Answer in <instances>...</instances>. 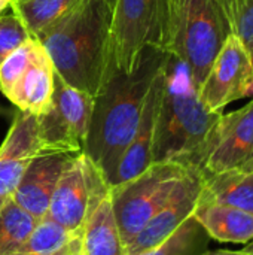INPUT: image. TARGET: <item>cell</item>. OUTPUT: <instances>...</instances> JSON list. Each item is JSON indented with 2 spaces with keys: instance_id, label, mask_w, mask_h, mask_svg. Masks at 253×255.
<instances>
[{
  "instance_id": "cell-1",
  "label": "cell",
  "mask_w": 253,
  "mask_h": 255,
  "mask_svg": "<svg viewBox=\"0 0 253 255\" xmlns=\"http://www.w3.org/2000/svg\"><path fill=\"white\" fill-rule=\"evenodd\" d=\"M164 58L166 51L149 46L131 73L113 69L95 96L82 152L101 170L107 185L137 130L146 94Z\"/></svg>"
},
{
  "instance_id": "cell-2",
  "label": "cell",
  "mask_w": 253,
  "mask_h": 255,
  "mask_svg": "<svg viewBox=\"0 0 253 255\" xmlns=\"http://www.w3.org/2000/svg\"><path fill=\"white\" fill-rule=\"evenodd\" d=\"M113 0H81L37 40L55 73L70 87L97 96L112 73L110 22Z\"/></svg>"
},
{
  "instance_id": "cell-3",
  "label": "cell",
  "mask_w": 253,
  "mask_h": 255,
  "mask_svg": "<svg viewBox=\"0 0 253 255\" xmlns=\"http://www.w3.org/2000/svg\"><path fill=\"white\" fill-rule=\"evenodd\" d=\"M221 115L203 105L186 64L166 52L152 163H177L197 170L201 151Z\"/></svg>"
},
{
  "instance_id": "cell-4",
  "label": "cell",
  "mask_w": 253,
  "mask_h": 255,
  "mask_svg": "<svg viewBox=\"0 0 253 255\" xmlns=\"http://www.w3.org/2000/svg\"><path fill=\"white\" fill-rule=\"evenodd\" d=\"M231 33L222 0H167L164 51L186 64L198 90Z\"/></svg>"
},
{
  "instance_id": "cell-5",
  "label": "cell",
  "mask_w": 253,
  "mask_h": 255,
  "mask_svg": "<svg viewBox=\"0 0 253 255\" xmlns=\"http://www.w3.org/2000/svg\"><path fill=\"white\" fill-rule=\"evenodd\" d=\"M167 0H113L110 22V64L131 73L145 51L166 46Z\"/></svg>"
},
{
  "instance_id": "cell-6",
  "label": "cell",
  "mask_w": 253,
  "mask_h": 255,
  "mask_svg": "<svg viewBox=\"0 0 253 255\" xmlns=\"http://www.w3.org/2000/svg\"><path fill=\"white\" fill-rule=\"evenodd\" d=\"M189 170L191 167L177 163H152L139 176L110 188V202L125 250Z\"/></svg>"
},
{
  "instance_id": "cell-7",
  "label": "cell",
  "mask_w": 253,
  "mask_h": 255,
  "mask_svg": "<svg viewBox=\"0 0 253 255\" xmlns=\"http://www.w3.org/2000/svg\"><path fill=\"white\" fill-rule=\"evenodd\" d=\"M101 170L86 154L72 155L54 190L48 218L61 226L70 236L79 238L85 221L97 205L109 194Z\"/></svg>"
},
{
  "instance_id": "cell-8",
  "label": "cell",
  "mask_w": 253,
  "mask_h": 255,
  "mask_svg": "<svg viewBox=\"0 0 253 255\" xmlns=\"http://www.w3.org/2000/svg\"><path fill=\"white\" fill-rule=\"evenodd\" d=\"M94 102V96L70 87L55 73L52 103L43 115L36 117L42 154L82 152Z\"/></svg>"
},
{
  "instance_id": "cell-9",
  "label": "cell",
  "mask_w": 253,
  "mask_h": 255,
  "mask_svg": "<svg viewBox=\"0 0 253 255\" xmlns=\"http://www.w3.org/2000/svg\"><path fill=\"white\" fill-rule=\"evenodd\" d=\"M253 169V99L243 108L222 114L198 160L201 175Z\"/></svg>"
},
{
  "instance_id": "cell-10",
  "label": "cell",
  "mask_w": 253,
  "mask_h": 255,
  "mask_svg": "<svg viewBox=\"0 0 253 255\" xmlns=\"http://www.w3.org/2000/svg\"><path fill=\"white\" fill-rule=\"evenodd\" d=\"M252 79L251 51L236 34L231 33L224 42L198 90L200 100L207 109L222 112V109L231 102L246 97Z\"/></svg>"
},
{
  "instance_id": "cell-11",
  "label": "cell",
  "mask_w": 253,
  "mask_h": 255,
  "mask_svg": "<svg viewBox=\"0 0 253 255\" xmlns=\"http://www.w3.org/2000/svg\"><path fill=\"white\" fill-rule=\"evenodd\" d=\"M201 188V173L195 169H191L186 176L179 181L164 206L149 220L142 232L127 247V255L146 253L158 247L171 233H174L194 214Z\"/></svg>"
},
{
  "instance_id": "cell-12",
  "label": "cell",
  "mask_w": 253,
  "mask_h": 255,
  "mask_svg": "<svg viewBox=\"0 0 253 255\" xmlns=\"http://www.w3.org/2000/svg\"><path fill=\"white\" fill-rule=\"evenodd\" d=\"M42 154L37 120L18 111L0 145V209L12 199L30 161Z\"/></svg>"
},
{
  "instance_id": "cell-13",
  "label": "cell",
  "mask_w": 253,
  "mask_h": 255,
  "mask_svg": "<svg viewBox=\"0 0 253 255\" xmlns=\"http://www.w3.org/2000/svg\"><path fill=\"white\" fill-rule=\"evenodd\" d=\"M72 155L75 154L43 152L36 155L27 166L12 200L37 221L48 217L54 190Z\"/></svg>"
},
{
  "instance_id": "cell-14",
  "label": "cell",
  "mask_w": 253,
  "mask_h": 255,
  "mask_svg": "<svg viewBox=\"0 0 253 255\" xmlns=\"http://www.w3.org/2000/svg\"><path fill=\"white\" fill-rule=\"evenodd\" d=\"M163 67H164V63L149 87L137 130H136L131 142L128 143L127 149L124 151V154L119 160V164L109 182L110 188L139 176L152 164L154 130H155L157 111H158L161 90H163Z\"/></svg>"
},
{
  "instance_id": "cell-15",
  "label": "cell",
  "mask_w": 253,
  "mask_h": 255,
  "mask_svg": "<svg viewBox=\"0 0 253 255\" xmlns=\"http://www.w3.org/2000/svg\"><path fill=\"white\" fill-rule=\"evenodd\" d=\"M54 88L55 70L46 49H43L10 88L6 99L15 105L18 111L40 117L52 103Z\"/></svg>"
},
{
  "instance_id": "cell-16",
  "label": "cell",
  "mask_w": 253,
  "mask_h": 255,
  "mask_svg": "<svg viewBox=\"0 0 253 255\" xmlns=\"http://www.w3.org/2000/svg\"><path fill=\"white\" fill-rule=\"evenodd\" d=\"M192 215L203 226L210 239L242 245L253 241L252 214L198 197Z\"/></svg>"
},
{
  "instance_id": "cell-17",
  "label": "cell",
  "mask_w": 253,
  "mask_h": 255,
  "mask_svg": "<svg viewBox=\"0 0 253 255\" xmlns=\"http://www.w3.org/2000/svg\"><path fill=\"white\" fill-rule=\"evenodd\" d=\"M81 255H127L113 214L110 191L89 214L79 236Z\"/></svg>"
},
{
  "instance_id": "cell-18",
  "label": "cell",
  "mask_w": 253,
  "mask_h": 255,
  "mask_svg": "<svg viewBox=\"0 0 253 255\" xmlns=\"http://www.w3.org/2000/svg\"><path fill=\"white\" fill-rule=\"evenodd\" d=\"M200 199L236 208L253 215V169L201 175Z\"/></svg>"
},
{
  "instance_id": "cell-19",
  "label": "cell",
  "mask_w": 253,
  "mask_h": 255,
  "mask_svg": "<svg viewBox=\"0 0 253 255\" xmlns=\"http://www.w3.org/2000/svg\"><path fill=\"white\" fill-rule=\"evenodd\" d=\"M81 0H12V13L24 24L28 34L39 39L52 24Z\"/></svg>"
},
{
  "instance_id": "cell-20",
  "label": "cell",
  "mask_w": 253,
  "mask_h": 255,
  "mask_svg": "<svg viewBox=\"0 0 253 255\" xmlns=\"http://www.w3.org/2000/svg\"><path fill=\"white\" fill-rule=\"evenodd\" d=\"M37 220L12 199L0 209V255H15L28 241Z\"/></svg>"
},
{
  "instance_id": "cell-21",
  "label": "cell",
  "mask_w": 253,
  "mask_h": 255,
  "mask_svg": "<svg viewBox=\"0 0 253 255\" xmlns=\"http://www.w3.org/2000/svg\"><path fill=\"white\" fill-rule=\"evenodd\" d=\"M210 236L191 215L158 247L137 255H201L209 250Z\"/></svg>"
},
{
  "instance_id": "cell-22",
  "label": "cell",
  "mask_w": 253,
  "mask_h": 255,
  "mask_svg": "<svg viewBox=\"0 0 253 255\" xmlns=\"http://www.w3.org/2000/svg\"><path fill=\"white\" fill-rule=\"evenodd\" d=\"M73 239L61 226L45 217L37 221L28 241L15 255H66L72 250Z\"/></svg>"
},
{
  "instance_id": "cell-23",
  "label": "cell",
  "mask_w": 253,
  "mask_h": 255,
  "mask_svg": "<svg viewBox=\"0 0 253 255\" xmlns=\"http://www.w3.org/2000/svg\"><path fill=\"white\" fill-rule=\"evenodd\" d=\"M43 49V45L37 39L28 37L19 48L3 60L0 64V93L4 97Z\"/></svg>"
},
{
  "instance_id": "cell-24",
  "label": "cell",
  "mask_w": 253,
  "mask_h": 255,
  "mask_svg": "<svg viewBox=\"0 0 253 255\" xmlns=\"http://www.w3.org/2000/svg\"><path fill=\"white\" fill-rule=\"evenodd\" d=\"M233 34L251 51L253 48V0H222Z\"/></svg>"
},
{
  "instance_id": "cell-25",
  "label": "cell",
  "mask_w": 253,
  "mask_h": 255,
  "mask_svg": "<svg viewBox=\"0 0 253 255\" xmlns=\"http://www.w3.org/2000/svg\"><path fill=\"white\" fill-rule=\"evenodd\" d=\"M28 37L27 28L13 13L0 15V64Z\"/></svg>"
},
{
  "instance_id": "cell-26",
  "label": "cell",
  "mask_w": 253,
  "mask_h": 255,
  "mask_svg": "<svg viewBox=\"0 0 253 255\" xmlns=\"http://www.w3.org/2000/svg\"><path fill=\"white\" fill-rule=\"evenodd\" d=\"M251 251V248H245V250H240V251H230V250H215V251H210L207 250L206 253H203L201 255H246Z\"/></svg>"
},
{
  "instance_id": "cell-27",
  "label": "cell",
  "mask_w": 253,
  "mask_h": 255,
  "mask_svg": "<svg viewBox=\"0 0 253 255\" xmlns=\"http://www.w3.org/2000/svg\"><path fill=\"white\" fill-rule=\"evenodd\" d=\"M70 255H81V251H79V238L73 239V247H72Z\"/></svg>"
},
{
  "instance_id": "cell-28",
  "label": "cell",
  "mask_w": 253,
  "mask_h": 255,
  "mask_svg": "<svg viewBox=\"0 0 253 255\" xmlns=\"http://www.w3.org/2000/svg\"><path fill=\"white\" fill-rule=\"evenodd\" d=\"M12 0H0V12H3L7 6H10Z\"/></svg>"
},
{
  "instance_id": "cell-29",
  "label": "cell",
  "mask_w": 253,
  "mask_h": 255,
  "mask_svg": "<svg viewBox=\"0 0 253 255\" xmlns=\"http://www.w3.org/2000/svg\"><path fill=\"white\" fill-rule=\"evenodd\" d=\"M246 97H252V99H253V79H252V82L249 84V87H248V91H246Z\"/></svg>"
},
{
  "instance_id": "cell-30",
  "label": "cell",
  "mask_w": 253,
  "mask_h": 255,
  "mask_svg": "<svg viewBox=\"0 0 253 255\" xmlns=\"http://www.w3.org/2000/svg\"><path fill=\"white\" fill-rule=\"evenodd\" d=\"M251 58H252V64H253V48L251 49Z\"/></svg>"
},
{
  "instance_id": "cell-31",
  "label": "cell",
  "mask_w": 253,
  "mask_h": 255,
  "mask_svg": "<svg viewBox=\"0 0 253 255\" xmlns=\"http://www.w3.org/2000/svg\"><path fill=\"white\" fill-rule=\"evenodd\" d=\"M246 255H253V253H252V248H251V251H249V253H248V254Z\"/></svg>"
},
{
  "instance_id": "cell-32",
  "label": "cell",
  "mask_w": 253,
  "mask_h": 255,
  "mask_svg": "<svg viewBox=\"0 0 253 255\" xmlns=\"http://www.w3.org/2000/svg\"><path fill=\"white\" fill-rule=\"evenodd\" d=\"M3 112H4V111H3V109H1V108H0V114H3Z\"/></svg>"
},
{
  "instance_id": "cell-33",
  "label": "cell",
  "mask_w": 253,
  "mask_h": 255,
  "mask_svg": "<svg viewBox=\"0 0 253 255\" xmlns=\"http://www.w3.org/2000/svg\"><path fill=\"white\" fill-rule=\"evenodd\" d=\"M72 247H73V245H72ZM70 251H72V250H70ZM66 255H70V253H69V254H66Z\"/></svg>"
},
{
  "instance_id": "cell-34",
  "label": "cell",
  "mask_w": 253,
  "mask_h": 255,
  "mask_svg": "<svg viewBox=\"0 0 253 255\" xmlns=\"http://www.w3.org/2000/svg\"><path fill=\"white\" fill-rule=\"evenodd\" d=\"M252 242H253V241H252ZM252 253H253V244H252Z\"/></svg>"
}]
</instances>
